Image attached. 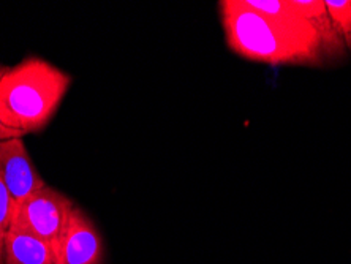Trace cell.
<instances>
[{
  "label": "cell",
  "instance_id": "2",
  "mask_svg": "<svg viewBox=\"0 0 351 264\" xmlns=\"http://www.w3.org/2000/svg\"><path fill=\"white\" fill-rule=\"evenodd\" d=\"M71 84V77L38 57L5 69L0 77V121L23 134L45 130Z\"/></svg>",
  "mask_w": 351,
  "mask_h": 264
},
{
  "label": "cell",
  "instance_id": "1",
  "mask_svg": "<svg viewBox=\"0 0 351 264\" xmlns=\"http://www.w3.org/2000/svg\"><path fill=\"white\" fill-rule=\"evenodd\" d=\"M219 10L226 45L244 59L323 67L347 48L322 0H223Z\"/></svg>",
  "mask_w": 351,
  "mask_h": 264
},
{
  "label": "cell",
  "instance_id": "4",
  "mask_svg": "<svg viewBox=\"0 0 351 264\" xmlns=\"http://www.w3.org/2000/svg\"><path fill=\"white\" fill-rule=\"evenodd\" d=\"M0 180L16 204L46 187L21 138L0 141Z\"/></svg>",
  "mask_w": 351,
  "mask_h": 264
},
{
  "label": "cell",
  "instance_id": "9",
  "mask_svg": "<svg viewBox=\"0 0 351 264\" xmlns=\"http://www.w3.org/2000/svg\"><path fill=\"white\" fill-rule=\"evenodd\" d=\"M7 67H0V77H2L3 71ZM24 134L21 132H16V130H12V128L5 127L3 122L0 121V141H7V139H12V138H23Z\"/></svg>",
  "mask_w": 351,
  "mask_h": 264
},
{
  "label": "cell",
  "instance_id": "7",
  "mask_svg": "<svg viewBox=\"0 0 351 264\" xmlns=\"http://www.w3.org/2000/svg\"><path fill=\"white\" fill-rule=\"evenodd\" d=\"M324 5L345 46L351 48V0H324Z\"/></svg>",
  "mask_w": 351,
  "mask_h": 264
},
{
  "label": "cell",
  "instance_id": "5",
  "mask_svg": "<svg viewBox=\"0 0 351 264\" xmlns=\"http://www.w3.org/2000/svg\"><path fill=\"white\" fill-rule=\"evenodd\" d=\"M59 264H101L100 232L80 208L71 209L58 245Z\"/></svg>",
  "mask_w": 351,
  "mask_h": 264
},
{
  "label": "cell",
  "instance_id": "3",
  "mask_svg": "<svg viewBox=\"0 0 351 264\" xmlns=\"http://www.w3.org/2000/svg\"><path fill=\"white\" fill-rule=\"evenodd\" d=\"M73 208L65 195L46 185L16 204L12 230L40 237L58 248Z\"/></svg>",
  "mask_w": 351,
  "mask_h": 264
},
{
  "label": "cell",
  "instance_id": "8",
  "mask_svg": "<svg viewBox=\"0 0 351 264\" xmlns=\"http://www.w3.org/2000/svg\"><path fill=\"white\" fill-rule=\"evenodd\" d=\"M14 211H16V201L12 198V195L8 193V190L0 180V264H3V245L13 226Z\"/></svg>",
  "mask_w": 351,
  "mask_h": 264
},
{
  "label": "cell",
  "instance_id": "6",
  "mask_svg": "<svg viewBox=\"0 0 351 264\" xmlns=\"http://www.w3.org/2000/svg\"><path fill=\"white\" fill-rule=\"evenodd\" d=\"M3 264H59L58 248L27 232L10 230L3 245Z\"/></svg>",
  "mask_w": 351,
  "mask_h": 264
}]
</instances>
